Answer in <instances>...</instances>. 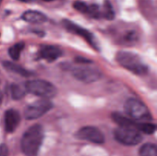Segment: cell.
Returning a JSON list of instances; mask_svg holds the SVG:
<instances>
[{
	"label": "cell",
	"mask_w": 157,
	"mask_h": 156,
	"mask_svg": "<svg viewBox=\"0 0 157 156\" xmlns=\"http://www.w3.org/2000/svg\"><path fill=\"white\" fill-rule=\"evenodd\" d=\"M44 139V132L38 124L28 128L21 137V148L27 156H36Z\"/></svg>",
	"instance_id": "cell-1"
},
{
	"label": "cell",
	"mask_w": 157,
	"mask_h": 156,
	"mask_svg": "<svg viewBox=\"0 0 157 156\" xmlns=\"http://www.w3.org/2000/svg\"><path fill=\"white\" fill-rule=\"evenodd\" d=\"M117 61L123 67L137 75L145 74L148 72V67L142 61L140 57L133 52L122 51L117 54Z\"/></svg>",
	"instance_id": "cell-2"
},
{
	"label": "cell",
	"mask_w": 157,
	"mask_h": 156,
	"mask_svg": "<svg viewBox=\"0 0 157 156\" xmlns=\"http://www.w3.org/2000/svg\"><path fill=\"white\" fill-rule=\"evenodd\" d=\"M25 87L26 91L45 99L54 97L58 93V90L54 84L43 80H29L26 82Z\"/></svg>",
	"instance_id": "cell-3"
},
{
	"label": "cell",
	"mask_w": 157,
	"mask_h": 156,
	"mask_svg": "<svg viewBox=\"0 0 157 156\" xmlns=\"http://www.w3.org/2000/svg\"><path fill=\"white\" fill-rule=\"evenodd\" d=\"M126 113L135 120H150L151 115L145 104L134 98H130L124 104Z\"/></svg>",
	"instance_id": "cell-4"
},
{
	"label": "cell",
	"mask_w": 157,
	"mask_h": 156,
	"mask_svg": "<svg viewBox=\"0 0 157 156\" xmlns=\"http://www.w3.org/2000/svg\"><path fill=\"white\" fill-rule=\"evenodd\" d=\"M114 137L116 140L126 145H135L142 141L140 132L134 127L119 126L115 129Z\"/></svg>",
	"instance_id": "cell-5"
},
{
	"label": "cell",
	"mask_w": 157,
	"mask_h": 156,
	"mask_svg": "<svg viewBox=\"0 0 157 156\" xmlns=\"http://www.w3.org/2000/svg\"><path fill=\"white\" fill-rule=\"evenodd\" d=\"M53 104L48 99L37 100L28 106L25 110V117L26 119H36L52 110Z\"/></svg>",
	"instance_id": "cell-6"
},
{
	"label": "cell",
	"mask_w": 157,
	"mask_h": 156,
	"mask_svg": "<svg viewBox=\"0 0 157 156\" xmlns=\"http://www.w3.org/2000/svg\"><path fill=\"white\" fill-rule=\"evenodd\" d=\"M62 24L64 27L66 28V30H67L71 33L78 35L79 36L82 37L94 48L96 49V50H99V46H98V41H96V38H94V35L91 32L87 31V29L80 27L78 24H75L74 22L67 19L63 20Z\"/></svg>",
	"instance_id": "cell-7"
},
{
	"label": "cell",
	"mask_w": 157,
	"mask_h": 156,
	"mask_svg": "<svg viewBox=\"0 0 157 156\" xmlns=\"http://www.w3.org/2000/svg\"><path fill=\"white\" fill-rule=\"evenodd\" d=\"M76 137L81 140L89 141L97 144L104 143L105 140L102 132L94 126L82 127L76 132Z\"/></svg>",
	"instance_id": "cell-8"
},
{
	"label": "cell",
	"mask_w": 157,
	"mask_h": 156,
	"mask_svg": "<svg viewBox=\"0 0 157 156\" xmlns=\"http://www.w3.org/2000/svg\"><path fill=\"white\" fill-rule=\"evenodd\" d=\"M73 75L77 80L81 82L90 84V83L95 82L101 79V71L92 67H77L73 70Z\"/></svg>",
	"instance_id": "cell-9"
},
{
	"label": "cell",
	"mask_w": 157,
	"mask_h": 156,
	"mask_svg": "<svg viewBox=\"0 0 157 156\" xmlns=\"http://www.w3.org/2000/svg\"><path fill=\"white\" fill-rule=\"evenodd\" d=\"M21 120V116L17 110L10 109L5 113L4 121L5 128L6 132L12 133L15 131L19 124Z\"/></svg>",
	"instance_id": "cell-10"
},
{
	"label": "cell",
	"mask_w": 157,
	"mask_h": 156,
	"mask_svg": "<svg viewBox=\"0 0 157 156\" xmlns=\"http://www.w3.org/2000/svg\"><path fill=\"white\" fill-rule=\"evenodd\" d=\"M61 50L60 48L53 45L43 46L38 52V55L41 59H44L48 62L56 61L61 56Z\"/></svg>",
	"instance_id": "cell-11"
},
{
	"label": "cell",
	"mask_w": 157,
	"mask_h": 156,
	"mask_svg": "<svg viewBox=\"0 0 157 156\" xmlns=\"http://www.w3.org/2000/svg\"><path fill=\"white\" fill-rule=\"evenodd\" d=\"M22 19L32 24H42L47 21V16L42 12L34 10H28L22 14Z\"/></svg>",
	"instance_id": "cell-12"
},
{
	"label": "cell",
	"mask_w": 157,
	"mask_h": 156,
	"mask_svg": "<svg viewBox=\"0 0 157 156\" xmlns=\"http://www.w3.org/2000/svg\"><path fill=\"white\" fill-rule=\"evenodd\" d=\"M112 119L119 126L122 127H134L136 128L137 122H134L133 119H129L127 116H124L121 113H113L112 114Z\"/></svg>",
	"instance_id": "cell-13"
},
{
	"label": "cell",
	"mask_w": 157,
	"mask_h": 156,
	"mask_svg": "<svg viewBox=\"0 0 157 156\" xmlns=\"http://www.w3.org/2000/svg\"><path fill=\"white\" fill-rule=\"evenodd\" d=\"M3 67L6 70H9V71L13 72V73L21 75V76H26V77L30 76L32 75V73L29 72V70L23 68L21 66L18 65V64H15V63L10 62V61H5V62H3Z\"/></svg>",
	"instance_id": "cell-14"
},
{
	"label": "cell",
	"mask_w": 157,
	"mask_h": 156,
	"mask_svg": "<svg viewBox=\"0 0 157 156\" xmlns=\"http://www.w3.org/2000/svg\"><path fill=\"white\" fill-rule=\"evenodd\" d=\"M140 156H157V148L155 144L147 143L140 149Z\"/></svg>",
	"instance_id": "cell-15"
},
{
	"label": "cell",
	"mask_w": 157,
	"mask_h": 156,
	"mask_svg": "<svg viewBox=\"0 0 157 156\" xmlns=\"http://www.w3.org/2000/svg\"><path fill=\"white\" fill-rule=\"evenodd\" d=\"M25 44L23 42H18L14 44L9 49V54L10 58L14 61H17L20 58L21 50L24 48Z\"/></svg>",
	"instance_id": "cell-16"
},
{
	"label": "cell",
	"mask_w": 157,
	"mask_h": 156,
	"mask_svg": "<svg viewBox=\"0 0 157 156\" xmlns=\"http://www.w3.org/2000/svg\"><path fill=\"white\" fill-rule=\"evenodd\" d=\"M136 129L140 132L146 133V134H153L156 131V125L148 122H137Z\"/></svg>",
	"instance_id": "cell-17"
},
{
	"label": "cell",
	"mask_w": 157,
	"mask_h": 156,
	"mask_svg": "<svg viewBox=\"0 0 157 156\" xmlns=\"http://www.w3.org/2000/svg\"><path fill=\"white\" fill-rule=\"evenodd\" d=\"M25 93V87L23 88L21 86L15 84L11 86V95H12V97L14 99H21V98L24 97Z\"/></svg>",
	"instance_id": "cell-18"
},
{
	"label": "cell",
	"mask_w": 157,
	"mask_h": 156,
	"mask_svg": "<svg viewBox=\"0 0 157 156\" xmlns=\"http://www.w3.org/2000/svg\"><path fill=\"white\" fill-rule=\"evenodd\" d=\"M103 16L107 20H113L115 17V12L111 3L109 1H105L104 5V10L101 12Z\"/></svg>",
	"instance_id": "cell-19"
},
{
	"label": "cell",
	"mask_w": 157,
	"mask_h": 156,
	"mask_svg": "<svg viewBox=\"0 0 157 156\" xmlns=\"http://www.w3.org/2000/svg\"><path fill=\"white\" fill-rule=\"evenodd\" d=\"M87 13L94 18H99L101 15H102L99 6L97 5H91V6H88V10H87Z\"/></svg>",
	"instance_id": "cell-20"
},
{
	"label": "cell",
	"mask_w": 157,
	"mask_h": 156,
	"mask_svg": "<svg viewBox=\"0 0 157 156\" xmlns=\"http://www.w3.org/2000/svg\"><path fill=\"white\" fill-rule=\"evenodd\" d=\"M74 8L81 13H87L88 10V6L85 2L81 1H76L74 3Z\"/></svg>",
	"instance_id": "cell-21"
},
{
	"label": "cell",
	"mask_w": 157,
	"mask_h": 156,
	"mask_svg": "<svg viewBox=\"0 0 157 156\" xmlns=\"http://www.w3.org/2000/svg\"><path fill=\"white\" fill-rule=\"evenodd\" d=\"M9 155V148L6 145H0V156Z\"/></svg>",
	"instance_id": "cell-22"
},
{
	"label": "cell",
	"mask_w": 157,
	"mask_h": 156,
	"mask_svg": "<svg viewBox=\"0 0 157 156\" xmlns=\"http://www.w3.org/2000/svg\"><path fill=\"white\" fill-rule=\"evenodd\" d=\"M76 61L78 63H80V64H89L91 61L88 59H85L84 58H76Z\"/></svg>",
	"instance_id": "cell-23"
},
{
	"label": "cell",
	"mask_w": 157,
	"mask_h": 156,
	"mask_svg": "<svg viewBox=\"0 0 157 156\" xmlns=\"http://www.w3.org/2000/svg\"><path fill=\"white\" fill-rule=\"evenodd\" d=\"M20 2H31V0H18Z\"/></svg>",
	"instance_id": "cell-24"
},
{
	"label": "cell",
	"mask_w": 157,
	"mask_h": 156,
	"mask_svg": "<svg viewBox=\"0 0 157 156\" xmlns=\"http://www.w3.org/2000/svg\"><path fill=\"white\" fill-rule=\"evenodd\" d=\"M2 93L0 92V102H2Z\"/></svg>",
	"instance_id": "cell-25"
},
{
	"label": "cell",
	"mask_w": 157,
	"mask_h": 156,
	"mask_svg": "<svg viewBox=\"0 0 157 156\" xmlns=\"http://www.w3.org/2000/svg\"><path fill=\"white\" fill-rule=\"evenodd\" d=\"M45 2H51V1H53V0H44Z\"/></svg>",
	"instance_id": "cell-26"
},
{
	"label": "cell",
	"mask_w": 157,
	"mask_h": 156,
	"mask_svg": "<svg viewBox=\"0 0 157 156\" xmlns=\"http://www.w3.org/2000/svg\"><path fill=\"white\" fill-rule=\"evenodd\" d=\"M2 0H0V4H1V2H2Z\"/></svg>",
	"instance_id": "cell-27"
}]
</instances>
